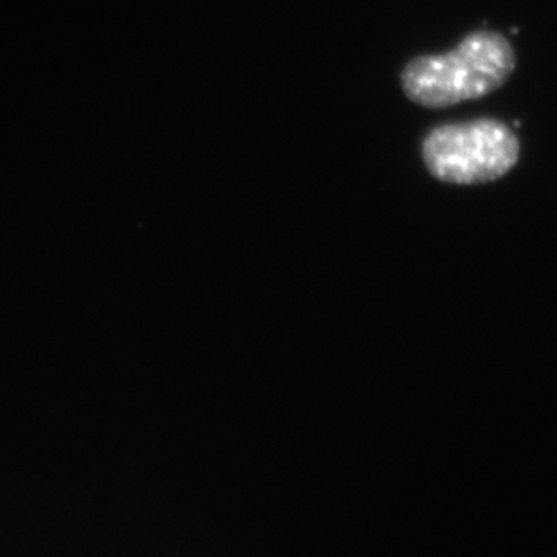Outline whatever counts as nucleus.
<instances>
[{
	"label": "nucleus",
	"instance_id": "1",
	"mask_svg": "<svg viewBox=\"0 0 557 557\" xmlns=\"http://www.w3.org/2000/svg\"><path fill=\"white\" fill-rule=\"evenodd\" d=\"M516 51L502 33L480 29L463 37L457 48L421 54L406 63L400 85L406 98L426 109H447L480 100L504 87L515 73Z\"/></svg>",
	"mask_w": 557,
	"mask_h": 557
},
{
	"label": "nucleus",
	"instance_id": "2",
	"mask_svg": "<svg viewBox=\"0 0 557 557\" xmlns=\"http://www.w3.org/2000/svg\"><path fill=\"white\" fill-rule=\"evenodd\" d=\"M516 132L495 117L446 123L428 132L421 156L430 175L447 185H487L520 161Z\"/></svg>",
	"mask_w": 557,
	"mask_h": 557
}]
</instances>
